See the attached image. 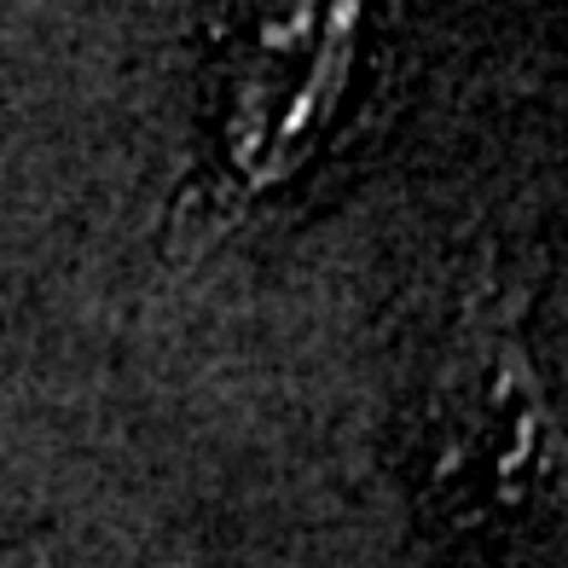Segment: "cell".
I'll return each mask as SVG.
<instances>
[{
    "mask_svg": "<svg viewBox=\"0 0 568 568\" xmlns=\"http://www.w3.org/2000/svg\"><path fill=\"white\" fill-rule=\"evenodd\" d=\"M359 47H366V12L348 0L262 12L239 36L221 70L210 145L226 203L273 197L314 169L354 93Z\"/></svg>",
    "mask_w": 568,
    "mask_h": 568,
    "instance_id": "1",
    "label": "cell"
},
{
    "mask_svg": "<svg viewBox=\"0 0 568 568\" xmlns=\"http://www.w3.org/2000/svg\"><path fill=\"white\" fill-rule=\"evenodd\" d=\"M435 487L481 516H523L557 505V400L534 366L528 337L494 307H481L458 331L442 389H435Z\"/></svg>",
    "mask_w": 568,
    "mask_h": 568,
    "instance_id": "2",
    "label": "cell"
},
{
    "mask_svg": "<svg viewBox=\"0 0 568 568\" xmlns=\"http://www.w3.org/2000/svg\"><path fill=\"white\" fill-rule=\"evenodd\" d=\"M0 568H128V562L99 546H82V539H64V534H30L0 551Z\"/></svg>",
    "mask_w": 568,
    "mask_h": 568,
    "instance_id": "3",
    "label": "cell"
}]
</instances>
